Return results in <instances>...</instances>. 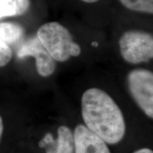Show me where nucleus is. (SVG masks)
<instances>
[{
	"mask_svg": "<svg viewBox=\"0 0 153 153\" xmlns=\"http://www.w3.org/2000/svg\"><path fill=\"white\" fill-rule=\"evenodd\" d=\"M82 116L85 126L106 144L116 145L123 140L126 126L123 113L106 91L90 88L82 94Z\"/></svg>",
	"mask_w": 153,
	"mask_h": 153,
	"instance_id": "nucleus-1",
	"label": "nucleus"
},
{
	"mask_svg": "<svg viewBox=\"0 0 153 153\" xmlns=\"http://www.w3.org/2000/svg\"><path fill=\"white\" fill-rule=\"evenodd\" d=\"M4 129V126L3 118L1 117V115H0V143H1V138H2V136H3Z\"/></svg>",
	"mask_w": 153,
	"mask_h": 153,
	"instance_id": "nucleus-12",
	"label": "nucleus"
},
{
	"mask_svg": "<svg viewBox=\"0 0 153 153\" xmlns=\"http://www.w3.org/2000/svg\"><path fill=\"white\" fill-rule=\"evenodd\" d=\"M24 33V28L19 24L11 22L0 23V40L7 45L19 41Z\"/></svg>",
	"mask_w": 153,
	"mask_h": 153,
	"instance_id": "nucleus-9",
	"label": "nucleus"
},
{
	"mask_svg": "<svg viewBox=\"0 0 153 153\" xmlns=\"http://www.w3.org/2000/svg\"><path fill=\"white\" fill-rule=\"evenodd\" d=\"M30 6V0H0V19L24 14Z\"/></svg>",
	"mask_w": 153,
	"mask_h": 153,
	"instance_id": "nucleus-8",
	"label": "nucleus"
},
{
	"mask_svg": "<svg viewBox=\"0 0 153 153\" xmlns=\"http://www.w3.org/2000/svg\"><path fill=\"white\" fill-rule=\"evenodd\" d=\"M119 50L127 62L133 65L147 62L153 57V36L143 30H128L120 38Z\"/></svg>",
	"mask_w": 153,
	"mask_h": 153,
	"instance_id": "nucleus-3",
	"label": "nucleus"
},
{
	"mask_svg": "<svg viewBox=\"0 0 153 153\" xmlns=\"http://www.w3.org/2000/svg\"><path fill=\"white\" fill-rule=\"evenodd\" d=\"M37 38L55 61L65 62L81 54V47L74 41L71 33L58 22L42 25L37 31Z\"/></svg>",
	"mask_w": 153,
	"mask_h": 153,
	"instance_id": "nucleus-2",
	"label": "nucleus"
},
{
	"mask_svg": "<svg viewBox=\"0 0 153 153\" xmlns=\"http://www.w3.org/2000/svg\"><path fill=\"white\" fill-rule=\"evenodd\" d=\"M133 153H153V152L152 150H150V149L144 148L138 149V150H135V152H133Z\"/></svg>",
	"mask_w": 153,
	"mask_h": 153,
	"instance_id": "nucleus-13",
	"label": "nucleus"
},
{
	"mask_svg": "<svg viewBox=\"0 0 153 153\" xmlns=\"http://www.w3.org/2000/svg\"><path fill=\"white\" fill-rule=\"evenodd\" d=\"M13 57L10 46L0 40V68L8 65Z\"/></svg>",
	"mask_w": 153,
	"mask_h": 153,
	"instance_id": "nucleus-11",
	"label": "nucleus"
},
{
	"mask_svg": "<svg viewBox=\"0 0 153 153\" xmlns=\"http://www.w3.org/2000/svg\"><path fill=\"white\" fill-rule=\"evenodd\" d=\"M81 1H84L85 3H95L97 1H99V0H81Z\"/></svg>",
	"mask_w": 153,
	"mask_h": 153,
	"instance_id": "nucleus-14",
	"label": "nucleus"
},
{
	"mask_svg": "<svg viewBox=\"0 0 153 153\" xmlns=\"http://www.w3.org/2000/svg\"><path fill=\"white\" fill-rule=\"evenodd\" d=\"M38 147L45 149V153H74L73 132L68 126H60L57 129L56 139L48 133L39 141Z\"/></svg>",
	"mask_w": 153,
	"mask_h": 153,
	"instance_id": "nucleus-7",
	"label": "nucleus"
},
{
	"mask_svg": "<svg viewBox=\"0 0 153 153\" xmlns=\"http://www.w3.org/2000/svg\"><path fill=\"white\" fill-rule=\"evenodd\" d=\"M129 91L141 110L153 118V74L146 69H135L128 74Z\"/></svg>",
	"mask_w": 153,
	"mask_h": 153,
	"instance_id": "nucleus-4",
	"label": "nucleus"
},
{
	"mask_svg": "<svg viewBox=\"0 0 153 153\" xmlns=\"http://www.w3.org/2000/svg\"><path fill=\"white\" fill-rule=\"evenodd\" d=\"M126 8L130 10L153 14V0H119Z\"/></svg>",
	"mask_w": 153,
	"mask_h": 153,
	"instance_id": "nucleus-10",
	"label": "nucleus"
},
{
	"mask_svg": "<svg viewBox=\"0 0 153 153\" xmlns=\"http://www.w3.org/2000/svg\"><path fill=\"white\" fill-rule=\"evenodd\" d=\"M17 56L19 58L33 57L36 60L38 73L47 77L54 73L56 68L55 60L51 56L37 37L30 38L19 48Z\"/></svg>",
	"mask_w": 153,
	"mask_h": 153,
	"instance_id": "nucleus-5",
	"label": "nucleus"
},
{
	"mask_svg": "<svg viewBox=\"0 0 153 153\" xmlns=\"http://www.w3.org/2000/svg\"><path fill=\"white\" fill-rule=\"evenodd\" d=\"M73 134L74 153H111L106 143L85 125L76 126Z\"/></svg>",
	"mask_w": 153,
	"mask_h": 153,
	"instance_id": "nucleus-6",
	"label": "nucleus"
}]
</instances>
